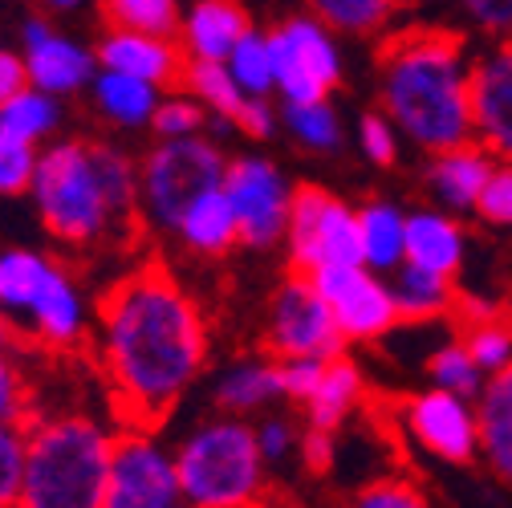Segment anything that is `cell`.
<instances>
[{
    "label": "cell",
    "instance_id": "obj_29",
    "mask_svg": "<svg viewBox=\"0 0 512 508\" xmlns=\"http://www.w3.org/2000/svg\"><path fill=\"white\" fill-rule=\"evenodd\" d=\"M395 305H399V317H415V322H427V317H439L447 305H452V277H439L431 269H419V265H399L395 269Z\"/></svg>",
    "mask_w": 512,
    "mask_h": 508
},
{
    "label": "cell",
    "instance_id": "obj_36",
    "mask_svg": "<svg viewBox=\"0 0 512 508\" xmlns=\"http://www.w3.org/2000/svg\"><path fill=\"white\" fill-rule=\"evenodd\" d=\"M29 423H0V508H13L25 480Z\"/></svg>",
    "mask_w": 512,
    "mask_h": 508
},
{
    "label": "cell",
    "instance_id": "obj_2",
    "mask_svg": "<svg viewBox=\"0 0 512 508\" xmlns=\"http://www.w3.org/2000/svg\"><path fill=\"white\" fill-rule=\"evenodd\" d=\"M382 106L395 131L427 151L472 139L464 41L447 29H403L382 45Z\"/></svg>",
    "mask_w": 512,
    "mask_h": 508
},
{
    "label": "cell",
    "instance_id": "obj_43",
    "mask_svg": "<svg viewBox=\"0 0 512 508\" xmlns=\"http://www.w3.org/2000/svg\"><path fill=\"white\" fill-rule=\"evenodd\" d=\"M326 362H330V358H285V362H281V387H285V399L309 403L313 391L322 387V378H326Z\"/></svg>",
    "mask_w": 512,
    "mask_h": 508
},
{
    "label": "cell",
    "instance_id": "obj_9",
    "mask_svg": "<svg viewBox=\"0 0 512 508\" xmlns=\"http://www.w3.org/2000/svg\"><path fill=\"white\" fill-rule=\"evenodd\" d=\"M102 508H187L175 476V456L151 431L131 427L114 439Z\"/></svg>",
    "mask_w": 512,
    "mask_h": 508
},
{
    "label": "cell",
    "instance_id": "obj_31",
    "mask_svg": "<svg viewBox=\"0 0 512 508\" xmlns=\"http://www.w3.org/2000/svg\"><path fill=\"white\" fill-rule=\"evenodd\" d=\"M228 74L236 78V86L248 98H265L269 90H277V74H273V49H269V33H256L248 29L236 49L228 53Z\"/></svg>",
    "mask_w": 512,
    "mask_h": 508
},
{
    "label": "cell",
    "instance_id": "obj_32",
    "mask_svg": "<svg viewBox=\"0 0 512 508\" xmlns=\"http://www.w3.org/2000/svg\"><path fill=\"white\" fill-rule=\"evenodd\" d=\"M102 17L110 29L171 37L179 29V0H102Z\"/></svg>",
    "mask_w": 512,
    "mask_h": 508
},
{
    "label": "cell",
    "instance_id": "obj_27",
    "mask_svg": "<svg viewBox=\"0 0 512 508\" xmlns=\"http://www.w3.org/2000/svg\"><path fill=\"white\" fill-rule=\"evenodd\" d=\"M94 102L118 126H143L159 110V86L131 78V74H118V70H98L94 74Z\"/></svg>",
    "mask_w": 512,
    "mask_h": 508
},
{
    "label": "cell",
    "instance_id": "obj_24",
    "mask_svg": "<svg viewBox=\"0 0 512 508\" xmlns=\"http://www.w3.org/2000/svg\"><path fill=\"white\" fill-rule=\"evenodd\" d=\"M362 265L374 273H395L407 261V216L391 204H366L358 212Z\"/></svg>",
    "mask_w": 512,
    "mask_h": 508
},
{
    "label": "cell",
    "instance_id": "obj_13",
    "mask_svg": "<svg viewBox=\"0 0 512 508\" xmlns=\"http://www.w3.org/2000/svg\"><path fill=\"white\" fill-rule=\"evenodd\" d=\"M403 431L423 452H431L443 464H468L480 452V423H476V403L452 391H419L415 399L403 403L399 415Z\"/></svg>",
    "mask_w": 512,
    "mask_h": 508
},
{
    "label": "cell",
    "instance_id": "obj_30",
    "mask_svg": "<svg viewBox=\"0 0 512 508\" xmlns=\"http://www.w3.org/2000/svg\"><path fill=\"white\" fill-rule=\"evenodd\" d=\"M61 122V106L53 94L45 90H33L25 86L21 94H13L9 102H0V131L5 135H17L25 143H41L57 131Z\"/></svg>",
    "mask_w": 512,
    "mask_h": 508
},
{
    "label": "cell",
    "instance_id": "obj_15",
    "mask_svg": "<svg viewBox=\"0 0 512 508\" xmlns=\"http://www.w3.org/2000/svg\"><path fill=\"white\" fill-rule=\"evenodd\" d=\"M21 41H25V53H21L25 74H29L33 90L61 98V94H74V90L90 86L98 74V57L86 45H78L74 37L57 33L49 21H25Z\"/></svg>",
    "mask_w": 512,
    "mask_h": 508
},
{
    "label": "cell",
    "instance_id": "obj_41",
    "mask_svg": "<svg viewBox=\"0 0 512 508\" xmlns=\"http://www.w3.org/2000/svg\"><path fill=\"white\" fill-rule=\"evenodd\" d=\"M33 411V395L29 383L17 366V358H0V423H29Z\"/></svg>",
    "mask_w": 512,
    "mask_h": 508
},
{
    "label": "cell",
    "instance_id": "obj_28",
    "mask_svg": "<svg viewBox=\"0 0 512 508\" xmlns=\"http://www.w3.org/2000/svg\"><path fill=\"white\" fill-rule=\"evenodd\" d=\"M183 86L191 90L200 106H208L216 114V122H232L240 118V110L248 106V94L236 86V78L228 74L224 61H191L183 70Z\"/></svg>",
    "mask_w": 512,
    "mask_h": 508
},
{
    "label": "cell",
    "instance_id": "obj_34",
    "mask_svg": "<svg viewBox=\"0 0 512 508\" xmlns=\"http://www.w3.org/2000/svg\"><path fill=\"white\" fill-rule=\"evenodd\" d=\"M399 0H309L313 17L338 33H374L387 25Z\"/></svg>",
    "mask_w": 512,
    "mask_h": 508
},
{
    "label": "cell",
    "instance_id": "obj_12",
    "mask_svg": "<svg viewBox=\"0 0 512 508\" xmlns=\"http://www.w3.org/2000/svg\"><path fill=\"white\" fill-rule=\"evenodd\" d=\"M224 196L236 212L240 240L265 248L289 232L293 192L269 159H232L224 171Z\"/></svg>",
    "mask_w": 512,
    "mask_h": 508
},
{
    "label": "cell",
    "instance_id": "obj_38",
    "mask_svg": "<svg viewBox=\"0 0 512 508\" xmlns=\"http://www.w3.org/2000/svg\"><path fill=\"white\" fill-rule=\"evenodd\" d=\"M468 354L476 358V366L484 374H496L504 366H512V330L492 322V317H484V322H472L468 338H464Z\"/></svg>",
    "mask_w": 512,
    "mask_h": 508
},
{
    "label": "cell",
    "instance_id": "obj_46",
    "mask_svg": "<svg viewBox=\"0 0 512 508\" xmlns=\"http://www.w3.org/2000/svg\"><path fill=\"white\" fill-rule=\"evenodd\" d=\"M460 9L488 33H512V0H460Z\"/></svg>",
    "mask_w": 512,
    "mask_h": 508
},
{
    "label": "cell",
    "instance_id": "obj_52",
    "mask_svg": "<svg viewBox=\"0 0 512 508\" xmlns=\"http://www.w3.org/2000/svg\"><path fill=\"white\" fill-rule=\"evenodd\" d=\"M265 508H297V504H285V500H265Z\"/></svg>",
    "mask_w": 512,
    "mask_h": 508
},
{
    "label": "cell",
    "instance_id": "obj_1",
    "mask_svg": "<svg viewBox=\"0 0 512 508\" xmlns=\"http://www.w3.org/2000/svg\"><path fill=\"white\" fill-rule=\"evenodd\" d=\"M204 358V313L163 265L126 273L102 297L98 366L118 415L131 427L151 431L163 423L183 391L200 378Z\"/></svg>",
    "mask_w": 512,
    "mask_h": 508
},
{
    "label": "cell",
    "instance_id": "obj_33",
    "mask_svg": "<svg viewBox=\"0 0 512 508\" xmlns=\"http://www.w3.org/2000/svg\"><path fill=\"white\" fill-rule=\"evenodd\" d=\"M427 370H431V387L452 391V395H464V399H472V403L480 399V391H484V383H488V374L476 366V358L468 354L464 342L439 346V350L431 354Z\"/></svg>",
    "mask_w": 512,
    "mask_h": 508
},
{
    "label": "cell",
    "instance_id": "obj_21",
    "mask_svg": "<svg viewBox=\"0 0 512 508\" xmlns=\"http://www.w3.org/2000/svg\"><path fill=\"white\" fill-rule=\"evenodd\" d=\"M464 261V236L443 212H415L407 216V265L452 277Z\"/></svg>",
    "mask_w": 512,
    "mask_h": 508
},
{
    "label": "cell",
    "instance_id": "obj_26",
    "mask_svg": "<svg viewBox=\"0 0 512 508\" xmlns=\"http://www.w3.org/2000/svg\"><path fill=\"white\" fill-rule=\"evenodd\" d=\"M53 261L33 248H0V309L9 322H25L37 293L45 289Z\"/></svg>",
    "mask_w": 512,
    "mask_h": 508
},
{
    "label": "cell",
    "instance_id": "obj_11",
    "mask_svg": "<svg viewBox=\"0 0 512 508\" xmlns=\"http://www.w3.org/2000/svg\"><path fill=\"white\" fill-rule=\"evenodd\" d=\"M342 342L346 338L334 322L330 305L322 301V293L313 289V281L305 273L289 277L273 297L269 346L281 358H338Z\"/></svg>",
    "mask_w": 512,
    "mask_h": 508
},
{
    "label": "cell",
    "instance_id": "obj_35",
    "mask_svg": "<svg viewBox=\"0 0 512 508\" xmlns=\"http://www.w3.org/2000/svg\"><path fill=\"white\" fill-rule=\"evenodd\" d=\"M285 122L289 131L313 147V151H334L342 143V126H338V114L330 102H301V106H289L285 110Z\"/></svg>",
    "mask_w": 512,
    "mask_h": 508
},
{
    "label": "cell",
    "instance_id": "obj_23",
    "mask_svg": "<svg viewBox=\"0 0 512 508\" xmlns=\"http://www.w3.org/2000/svg\"><path fill=\"white\" fill-rule=\"evenodd\" d=\"M175 236L187 244L204 252V257H220V252H228L236 240H240V228H236V212L224 196V183L212 187V192H204L196 204L187 208V216L179 220Z\"/></svg>",
    "mask_w": 512,
    "mask_h": 508
},
{
    "label": "cell",
    "instance_id": "obj_5",
    "mask_svg": "<svg viewBox=\"0 0 512 508\" xmlns=\"http://www.w3.org/2000/svg\"><path fill=\"white\" fill-rule=\"evenodd\" d=\"M29 196L37 204L41 224L66 244L90 248L106 236L126 232L135 220L122 216L106 196L102 175L94 167V147L86 143H53L37 159V175Z\"/></svg>",
    "mask_w": 512,
    "mask_h": 508
},
{
    "label": "cell",
    "instance_id": "obj_6",
    "mask_svg": "<svg viewBox=\"0 0 512 508\" xmlns=\"http://www.w3.org/2000/svg\"><path fill=\"white\" fill-rule=\"evenodd\" d=\"M224 171H228V163L200 135L159 139V147H151L139 167V208L147 212V220L155 228L175 232L179 220L187 216V208L204 192L224 183Z\"/></svg>",
    "mask_w": 512,
    "mask_h": 508
},
{
    "label": "cell",
    "instance_id": "obj_20",
    "mask_svg": "<svg viewBox=\"0 0 512 508\" xmlns=\"http://www.w3.org/2000/svg\"><path fill=\"white\" fill-rule=\"evenodd\" d=\"M179 29L191 61H228L236 41L248 33V17L236 0H200Z\"/></svg>",
    "mask_w": 512,
    "mask_h": 508
},
{
    "label": "cell",
    "instance_id": "obj_7",
    "mask_svg": "<svg viewBox=\"0 0 512 508\" xmlns=\"http://www.w3.org/2000/svg\"><path fill=\"white\" fill-rule=\"evenodd\" d=\"M289 244H293V269L305 277L330 265H362L358 212H350L326 192H317V187H297L289 204Z\"/></svg>",
    "mask_w": 512,
    "mask_h": 508
},
{
    "label": "cell",
    "instance_id": "obj_4",
    "mask_svg": "<svg viewBox=\"0 0 512 508\" xmlns=\"http://www.w3.org/2000/svg\"><path fill=\"white\" fill-rule=\"evenodd\" d=\"M171 456L187 508H265L269 464L252 423L236 415L208 419L183 435Z\"/></svg>",
    "mask_w": 512,
    "mask_h": 508
},
{
    "label": "cell",
    "instance_id": "obj_39",
    "mask_svg": "<svg viewBox=\"0 0 512 508\" xmlns=\"http://www.w3.org/2000/svg\"><path fill=\"white\" fill-rule=\"evenodd\" d=\"M151 126H155L159 139H191V135L204 131V106L196 98H187V94L163 98L155 118H151Z\"/></svg>",
    "mask_w": 512,
    "mask_h": 508
},
{
    "label": "cell",
    "instance_id": "obj_25",
    "mask_svg": "<svg viewBox=\"0 0 512 508\" xmlns=\"http://www.w3.org/2000/svg\"><path fill=\"white\" fill-rule=\"evenodd\" d=\"M362 374H358V366L350 362V358H330L326 362V378H322V387L313 391V399L305 403V427H317V431H338L350 415H354V407L362 403Z\"/></svg>",
    "mask_w": 512,
    "mask_h": 508
},
{
    "label": "cell",
    "instance_id": "obj_22",
    "mask_svg": "<svg viewBox=\"0 0 512 508\" xmlns=\"http://www.w3.org/2000/svg\"><path fill=\"white\" fill-rule=\"evenodd\" d=\"M277 399H285V387H281V366L273 362H236L216 383V403L224 407V415H236V419L265 411Z\"/></svg>",
    "mask_w": 512,
    "mask_h": 508
},
{
    "label": "cell",
    "instance_id": "obj_51",
    "mask_svg": "<svg viewBox=\"0 0 512 508\" xmlns=\"http://www.w3.org/2000/svg\"><path fill=\"white\" fill-rule=\"evenodd\" d=\"M37 5L49 13H74V9H82V0H37Z\"/></svg>",
    "mask_w": 512,
    "mask_h": 508
},
{
    "label": "cell",
    "instance_id": "obj_37",
    "mask_svg": "<svg viewBox=\"0 0 512 508\" xmlns=\"http://www.w3.org/2000/svg\"><path fill=\"white\" fill-rule=\"evenodd\" d=\"M37 159H41L37 143L0 131V196H25L37 175Z\"/></svg>",
    "mask_w": 512,
    "mask_h": 508
},
{
    "label": "cell",
    "instance_id": "obj_8",
    "mask_svg": "<svg viewBox=\"0 0 512 508\" xmlns=\"http://www.w3.org/2000/svg\"><path fill=\"white\" fill-rule=\"evenodd\" d=\"M269 49H273L277 90L285 94L289 106L326 102L330 90H334L338 78H342L338 45H334L330 29L317 21V17L285 21L281 29L269 33Z\"/></svg>",
    "mask_w": 512,
    "mask_h": 508
},
{
    "label": "cell",
    "instance_id": "obj_49",
    "mask_svg": "<svg viewBox=\"0 0 512 508\" xmlns=\"http://www.w3.org/2000/svg\"><path fill=\"white\" fill-rule=\"evenodd\" d=\"M273 110H269V102L265 98H248V106L240 110V118H236V126L244 135H256V139H265V135H273Z\"/></svg>",
    "mask_w": 512,
    "mask_h": 508
},
{
    "label": "cell",
    "instance_id": "obj_17",
    "mask_svg": "<svg viewBox=\"0 0 512 508\" xmlns=\"http://www.w3.org/2000/svg\"><path fill=\"white\" fill-rule=\"evenodd\" d=\"M98 70H118L143 78L151 86H171L183 82V57L171 45V37H155V33H131V29H106V37L98 41Z\"/></svg>",
    "mask_w": 512,
    "mask_h": 508
},
{
    "label": "cell",
    "instance_id": "obj_48",
    "mask_svg": "<svg viewBox=\"0 0 512 508\" xmlns=\"http://www.w3.org/2000/svg\"><path fill=\"white\" fill-rule=\"evenodd\" d=\"M29 86V74H25V57L13 53V49H0V102H9L13 94H21Z\"/></svg>",
    "mask_w": 512,
    "mask_h": 508
},
{
    "label": "cell",
    "instance_id": "obj_45",
    "mask_svg": "<svg viewBox=\"0 0 512 508\" xmlns=\"http://www.w3.org/2000/svg\"><path fill=\"white\" fill-rule=\"evenodd\" d=\"M358 139H362L366 159H374V163H382V167L395 163L399 139H395V122H391L387 114H366L362 126H358Z\"/></svg>",
    "mask_w": 512,
    "mask_h": 508
},
{
    "label": "cell",
    "instance_id": "obj_50",
    "mask_svg": "<svg viewBox=\"0 0 512 508\" xmlns=\"http://www.w3.org/2000/svg\"><path fill=\"white\" fill-rule=\"evenodd\" d=\"M17 350V326L5 317V309H0V358H9Z\"/></svg>",
    "mask_w": 512,
    "mask_h": 508
},
{
    "label": "cell",
    "instance_id": "obj_42",
    "mask_svg": "<svg viewBox=\"0 0 512 508\" xmlns=\"http://www.w3.org/2000/svg\"><path fill=\"white\" fill-rule=\"evenodd\" d=\"M252 431H256V448H261V456H265V464H269V468L285 464V460L297 452V443H301V435L293 431V423H289V419H281V415L261 419Z\"/></svg>",
    "mask_w": 512,
    "mask_h": 508
},
{
    "label": "cell",
    "instance_id": "obj_18",
    "mask_svg": "<svg viewBox=\"0 0 512 508\" xmlns=\"http://www.w3.org/2000/svg\"><path fill=\"white\" fill-rule=\"evenodd\" d=\"M480 423V460L492 468L496 480L512 484V366L488 374L476 399Z\"/></svg>",
    "mask_w": 512,
    "mask_h": 508
},
{
    "label": "cell",
    "instance_id": "obj_16",
    "mask_svg": "<svg viewBox=\"0 0 512 508\" xmlns=\"http://www.w3.org/2000/svg\"><path fill=\"white\" fill-rule=\"evenodd\" d=\"M21 330L33 342H41L45 350H74L86 342V301H82L74 277L61 265H53L45 289L37 293L33 309L25 313Z\"/></svg>",
    "mask_w": 512,
    "mask_h": 508
},
{
    "label": "cell",
    "instance_id": "obj_44",
    "mask_svg": "<svg viewBox=\"0 0 512 508\" xmlns=\"http://www.w3.org/2000/svg\"><path fill=\"white\" fill-rule=\"evenodd\" d=\"M476 212L484 220H492V224H512V163H496L492 167Z\"/></svg>",
    "mask_w": 512,
    "mask_h": 508
},
{
    "label": "cell",
    "instance_id": "obj_40",
    "mask_svg": "<svg viewBox=\"0 0 512 508\" xmlns=\"http://www.w3.org/2000/svg\"><path fill=\"white\" fill-rule=\"evenodd\" d=\"M346 508H427V496L403 476H382V480L358 488Z\"/></svg>",
    "mask_w": 512,
    "mask_h": 508
},
{
    "label": "cell",
    "instance_id": "obj_19",
    "mask_svg": "<svg viewBox=\"0 0 512 508\" xmlns=\"http://www.w3.org/2000/svg\"><path fill=\"white\" fill-rule=\"evenodd\" d=\"M496 167V155L488 147H452V151H439L431 171H427V183H431V196L447 208H476L480 204V192H484V183Z\"/></svg>",
    "mask_w": 512,
    "mask_h": 508
},
{
    "label": "cell",
    "instance_id": "obj_14",
    "mask_svg": "<svg viewBox=\"0 0 512 508\" xmlns=\"http://www.w3.org/2000/svg\"><path fill=\"white\" fill-rule=\"evenodd\" d=\"M468 102L472 135H480L500 163H512V37L468 66Z\"/></svg>",
    "mask_w": 512,
    "mask_h": 508
},
{
    "label": "cell",
    "instance_id": "obj_10",
    "mask_svg": "<svg viewBox=\"0 0 512 508\" xmlns=\"http://www.w3.org/2000/svg\"><path fill=\"white\" fill-rule=\"evenodd\" d=\"M309 281H313L317 293H322V301L330 305L342 338L374 342V338L395 330V322H399L395 289L374 269H366V265H330V269H317Z\"/></svg>",
    "mask_w": 512,
    "mask_h": 508
},
{
    "label": "cell",
    "instance_id": "obj_3",
    "mask_svg": "<svg viewBox=\"0 0 512 508\" xmlns=\"http://www.w3.org/2000/svg\"><path fill=\"white\" fill-rule=\"evenodd\" d=\"M114 439L86 411L29 419L25 480L13 508H102Z\"/></svg>",
    "mask_w": 512,
    "mask_h": 508
},
{
    "label": "cell",
    "instance_id": "obj_47",
    "mask_svg": "<svg viewBox=\"0 0 512 508\" xmlns=\"http://www.w3.org/2000/svg\"><path fill=\"white\" fill-rule=\"evenodd\" d=\"M297 452L305 456V468L309 472H326L334 464V431H317V427H305Z\"/></svg>",
    "mask_w": 512,
    "mask_h": 508
}]
</instances>
